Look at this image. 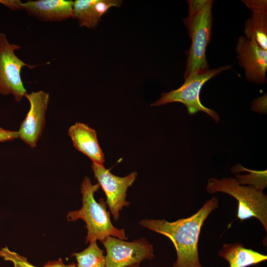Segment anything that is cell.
<instances>
[{
	"instance_id": "13",
	"label": "cell",
	"mask_w": 267,
	"mask_h": 267,
	"mask_svg": "<svg viewBox=\"0 0 267 267\" xmlns=\"http://www.w3.org/2000/svg\"><path fill=\"white\" fill-rule=\"evenodd\" d=\"M242 1L250 10L251 17L245 23L246 37L254 40L264 50H267V1L244 0Z\"/></svg>"
},
{
	"instance_id": "14",
	"label": "cell",
	"mask_w": 267,
	"mask_h": 267,
	"mask_svg": "<svg viewBox=\"0 0 267 267\" xmlns=\"http://www.w3.org/2000/svg\"><path fill=\"white\" fill-rule=\"evenodd\" d=\"M218 255L228 263L229 267H248L267 260V255L246 248L239 242L224 244Z\"/></svg>"
},
{
	"instance_id": "20",
	"label": "cell",
	"mask_w": 267,
	"mask_h": 267,
	"mask_svg": "<svg viewBox=\"0 0 267 267\" xmlns=\"http://www.w3.org/2000/svg\"><path fill=\"white\" fill-rule=\"evenodd\" d=\"M17 138V131L7 130L0 127V142L12 141Z\"/></svg>"
},
{
	"instance_id": "17",
	"label": "cell",
	"mask_w": 267,
	"mask_h": 267,
	"mask_svg": "<svg viewBox=\"0 0 267 267\" xmlns=\"http://www.w3.org/2000/svg\"><path fill=\"white\" fill-rule=\"evenodd\" d=\"M243 169L250 172L249 174L237 175L235 178L241 185L249 184L256 189L263 191L267 185V170L255 171L245 169Z\"/></svg>"
},
{
	"instance_id": "12",
	"label": "cell",
	"mask_w": 267,
	"mask_h": 267,
	"mask_svg": "<svg viewBox=\"0 0 267 267\" xmlns=\"http://www.w3.org/2000/svg\"><path fill=\"white\" fill-rule=\"evenodd\" d=\"M68 134L77 150L89 157L92 163L103 164L104 155L94 129L87 124L77 122L69 128Z\"/></svg>"
},
{
	"instance_id": "6",
	"label": "cell",
	"mask_w": 267,
	"mask_h": 267,
	"mask_svg": "<svg viewBox=\"0 0 267 267\" xmlns=\"http://www.w3.org/2000/svg\"><path fill=\"white\" fill-rule=\"evenodd\" d=\"M20 48L19 45L10 44L4 34L0 33V94H11L17 102L27 93L21 76L22 68L37 66L27 64L16 55L15 51Z\"/></svg>"
},
{
	"instance_id": "10",
	"label": "cell",
	"mask_w": 267,
	"mask_h": 267,
	"mask_svg": "<svg viewBox=\"0 0 267 267\" xmlns=\"http://www.w3.org/2000/svg\"><path fill=\"white\" fill-rule=\"evenodd\" d=\"M236 51L239 64L244 67L247 80L255 83H265L267 70V50H264L254 40L239 37Z\"/></svg>"
},
{
	"instance_id": "11",
	"label": "cell",
	"mask_w": 267,
	"mask_h": 267,
	"mask_svg": "<svg viewBox=\"0 0 267 267\" xmlns=\"http://www.w3.org/2000/svg\"><path fill=\"white\" fill-rule=\"evenodd\" d=\"M15 9H24L29 15L46 21H60L73 17V1L67 0H16Z\"/></svg>"
},
{
	"instance_id": "7",
	"label": "cell",
	"mask_w": 267,
	"mask_h": 267,
	"mask_svg": "<svg viewBox=\"0 0 267 267\" xmlns=\"http://www.w3.org/2000/svg\"><path fill=\"white\" fill-rule=\"evenodd\" d=\"M106 251V267H127L154 258L153 246L145 238L132 242L113 236L101 242Z\"/></svg>"
},
{
	"instance_id": "18",
	"label": "cell",
	"mask_w": 267,
	"mask_h": 267,
	"mask_svg": "<svg viewBox=\"0 0 267 267\" xmlns=\"http://www.w3.org/2000/svg\"><path fill=\"white\" fill-rule=\"evenodd\" d=\"M0 257L4 261L11 262L14 267H36L29 263L26 258L11 251L6 246L0 250Z\"/></svg>"
},
{
	"instance_id": "22",
	"label": "cell",
	"mask_w": 267,
	"mask_h": 267,
	"mask_svg": "<svg viewBox=\"0 0 267 267\" xmlns=\"http://www.w3.org/2000/svg\"><path fill=\"white\" fill-rule=\"evenodd\" d=\"M127 267H139V264H134V265H133L130 266H128Z\"/></svg>"
},
{
	"instance_id": "4",
	"label": "cell",
	"mask_w": 267,
	"mask_h": 267,
	"mask_svg": "<svg viewBox=\"0 0 267 267\" xmlns=\"http://www.w3.org/2000/svg\"><path fill=\"white\" fill-rule=\"evenodd\" d=\"M206 188L210 194L221 192L233 197L238 202L237 217L241 221L256 218L267 231V197L263 191L242 185L231 178H210Z\"/></svg>"
},
{
	"instance_id": "8",
	"label": "cell",
	"mask_w": 267,
	"mask_h": 267,
	"mask_svg": "<svg viewBox=\"0 0 267 267\" xmlns=\"http://www.w3.org/2000/svg\"><path fill=\"white\" fill-rule=\"evenodd\" d=\"M91 168L98 183L106 196V203L115 220L119 218V212L130 203L126 200L127 191L135 181L137 174L133 172L120 177L112 174L103 164L92 163Z\"/></svg>"
},
{
	"instance_id": "19",
	"label": "cell",
	"mask_w": 267,
	"mask_h": 267,
	"mask_svg": "<svg viewBox=\"0 0 267 267\" xmlns=\"http://www.w3.org/2000/svg\"><path fill=\"white\" fill-rule=\"evenodd\" d=\"M122 3L121 0H96L94 7L98 17H101L113 6L119 7Z\"/></svg>"
},
{
	"instance_id": "3",
	"label": "cell",
	"mask_w": 267,
	"mask_h": 267,
	"mask_svg": "<svg viewBox=\"0 0 267 267\" xmlns=\"http://www.w3.org/2000/svg\"><path fill=\"white\" fill-rule=\"evenodd\" d=\"M188 15L183 20L191 40L188 52L184 79L195 72L209 69L206 48L210 42L213 22L212 0H190Z\"/></svg>"
},
{
	"instance_id": "1",
	"label": "cell",
	"mask_w": 267,
	"mask_h": 267,
	"mask_svg": "<svg viewBox=\"0 0 267 267\" xmlns=\"http://www.w3.org/2000/svg\"><path fill=\"white\" fill-rule=\"evenodd\" d=\"M219 200L215 196L208 200L194 215L173 222L164 220L145 219L140 224L162 234L173 242L177 260L173 267H204L200 262L198 245L204 222L212 211L218 208Z\"/></svg>"
},
{
	"instance_id": "16",
	"label": "cell",
	"mask_w": 267,
	"mask_h": 267,
	"mask_svg": "<svg viewBox=\"0 0 267 267\" xmlns=\"http://www.w3.org/2000/svg\"><path fill=\"white\" fill-rule=\"evenodd\" d=\"M83 251L72 254L77 262V267H106L104 251L97 245L96 241L89 243Z\"/></svg>"
},
{
	"instance_id": "21",
	"label": "cell",
	"mask_w": 267,
	"mask_h": 267,
	"mask_svg": "<svg viewBox=\"0 0 267 267\" xmlns=\"http://www.w3.org/2000/svg\"><path fill=\"white\" fill-rule=\"evenodd\" d=\"M43 267H77V266L74 263L65 265L63 263L62 260L61 259H59L56 261L48 262Z\"/></svg>"
},
{
	"instance_id": "2",
	"label": "cell",
	"mask_w": 267,
	"mask_h": 267,
	"mask_svg": "<svg viewBox=\"0 0 267 267\" xmlns=\"http://www.w3.org/2000/svg\"><path fill=\"white\" fill-rule=\"evenodd\" d=\"M100 187L98 183L92 184L89 177L84 178L81 187L82 207L69 212L67 216L68 221L81 219L85 222L88 230L86 243L97 240L102 242L108 236L127 239L125 230L118 229L112 223L106 202L103 199L98 202L95 200L94 194Z\"/></svg>"
},
{
	"instance_id": "15",
	"label": "cell",
	"mask_w": 267,
	"mask_h": 267,
	"mask_svg": "<svg viewBox=\"0 0 267 267\" xmlns=\"http://www.w3.org/2000/svg\"><path fill=\"white\" fill-rule=\"evenodd\" d=\"M96 0H76L73 1V17L76 18L80 26L95 28L100 21L94 5Z\"/></svg>"
},
{
	"instance_id": "9",
	"label": "cell",
	"mask_w": 267,
	"mask_h": 267,
	"mask_svg": "<svg viewBox=\"0 0 267 267\" xmlns=\"http://www.w3.org/2000/svg\"><path fill=\"white\" fill-rule=\"evenodd\" d=\"M25 97L30 103V109L17 131L18 138L30 147L34 148L41 137L45 124L49 95L39 90L27 93Z\"/></svg>"
},
{
	"instance_id": "5",
	"label": "cell",
	"mask_w": 267,
	"mask_h": 267,
	"mask_svg": "<svg viewBox=\"0 0 267 267\" xmlns=\"http://www.w3.org/2000/svg\"><path fill=\"white\" fill-rule=\"evenodd\" d=\"M231 67V65H227L195 72L185 79L184 83L178 89L163 93L161 97L151 106H158L178 102L187 107L189 114L193 115L198 111H202L211 116L215 121L219 122L220 117L218 114L214 110L204 106L200 102V90L207 81Z\"/></svg>"
}]
</instances>
